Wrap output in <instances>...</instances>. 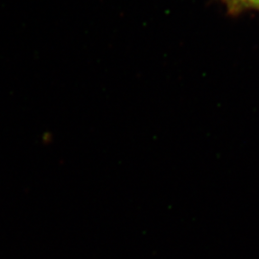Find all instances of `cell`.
Returning <instances> with one entry per match:
<instances>
[{"mask_svg":"<svg viewBox=\"0 0 259 259\" xmlns=\"http://www.w3.org/2000/svg\"><path fill=\"white\" fill-rule=\"evenodd\" d=\"M226 8L232 15L241 14L246 11H259V0H224Z\"/></svg>","mask_w":259,"mask_h":259,"instance_id":"6da1fadb","label":"cell"}]
</instances>
